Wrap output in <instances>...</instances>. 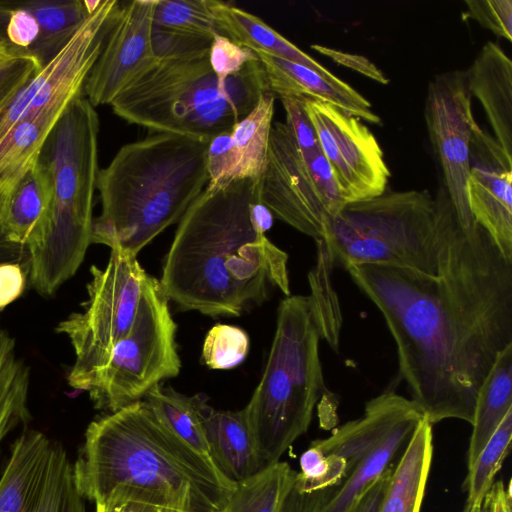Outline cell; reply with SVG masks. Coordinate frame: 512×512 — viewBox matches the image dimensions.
<instances>
[{"label":"cell","mask_w":512,"mask_h":512,"mask_svg":"<svg viewBox=\"0 0 512 512\" xmlns=\"http://www.w3.org/2000/svg\"><path fill=\"white\" fill-rule=\"evenodd\" d=\"M436 275L384 265L347 269L381 312L411 400L433 425L473 424L477 393L512 343V262L444 188L436 197Z\"/></svg>","instance_id":"6da1fadb"},{"label":"cell","mask_w":512,"mask_h":512,"mask_svg":"<svg viewBox=\"0 0 512 512\" xmlns=\"http://www.w3.org/2000/svg\"><path fill=\"white\" fill-rule=\"evenodd\" d=\"M256 201L258 180L242 179L207 184L189 205L159 279L180 310L237 317L264 302L269 286L290 296L288 255L254 228L250 205Z\"/></svg>","instance_id":"7a4b0ae2"},{"label":"cell","mask_w":512,"mask_h":512,"mask_svg":"<svg viewBox=\"0 0 512 512\" xmlns=\"http://www.w3.org/2000/svg\"><path fill=\"white\" fill-rule=\"evenodd\" d=\"M73 468L80 493L95 504L119 494L180 511L220 512L237 485L144 400L92 421Z\"/></svg>","instance_id":"3957f363"},{"label":"cell","mask_w":512,"mask_h":512,"mask_svg":"<svg viewBox=\"0 0 512 512\" xmlns=\"http://www.w3.org/2000/svg\"><path fill=\"white\" fill-rule=\"evenodd\" d=\"M207 142L157 133L122 146L99 170L92 243L137 256L177 223L209 181Z\"/></svg>","instance_id":"277c9868"},{"label":"cell","mask_w":512,"mask_h":512,"mask_svg":"<svg viewBox=\"0 0 512 512\" xmlns=\"http://www.w3.org/2000/svg\"><path fill=\"white\" fill-rule=\"evenodd\" d=\"M208 56L209 49L158 58L112 101L113 112L157 133L207 143L231 131L270 92L266 74L258 59L220 82Z\"/></svg>","instance_id":"5b68a950"},{"label":"cell","mask_w":512,"mask_h":512,"mask_svg":"<svg viewBox=\"0 0 512 512\" xmlns=\"http://www.w3.org/2000/svg\"><path fill=\"white\" fill-rule=\"evenodd\" d=\"M98 133L95 107L80 95L65 108L39 156L52 179L53 203L42 238L26 252L29 282L44 297L74 276L92 244Z\"/></svg>","instance_id":"8992f818"},{"label":"cell","mask_w":512,"mask_h":512,"mask_svg":"<svg viewBox=\"0 0 512 512\" xmlns=\"http://www.w3.org/2000/svg\"><path fill=\"white\" fill-rule=\"evenodd\" d=\"M320 339L308 296L283 299L262 377L243 409L265 466L278 462L310 426L325 390Z\"/></svg>","instance_id":"52a82bcc"},{"label":"cell","mask_w":512,"mask_h":512,"mask_svg":"<svg viewBox=\"0 0 512 512\" xmlns=\"http://www.w3.org/2000/svg\"><path fill=\"white\" fill-rule=\"evenodd\" d=\"M321 241L334 268L372 264L436 275L435 198L427 190H407L347 203Z\"/></svg>","instance_id":"ba28073f"},{"label":"cell","mask_w":512,"mask_h":512,"mask_svg":"<svg viewBox=\"0 0 512 512\" xmlns=\"http://www.w3.org/2000/svg\"><path fill=\"white\" fill-rule=\"evenodd\" d=\"M82 310L60 321L56 332L69 340L75 360L67 373L70 387L86 391L95 373L130 331L149 275L137 257L111 249L107 264L92 265Z\"/></svg>","instance_id":"9c48e42d"},{"label":"cell","mask_w":512,"mask_h":512,"mask_svg":"<svg viewBox=\"0 0 512 512\" xmlns=\"http://www.w3.org/2000/svg\"><path fill=\"white\" fill-rule=\"evenodd\" d=\"M175 334L169 300L159 279L149 275L129 333L115 345L86 390L95 407L114 412L177 376L181 360Z\"/></svg>","instance_id":"30bf717a"},{"label":"cell","mask_w":512,"mask_h":512,"mask_svg":"<svg viewBox=\"0 0 512 512\" xmlns=\"http://www.w3.org/2000/svg\"><path fill=\"white\" fill-rule=\"evenodd\" d=\"M258 197L273 215L315 241L345 206L321 149L302 155L285 123L272 124Z\"/></svg>","instance_id":"8fae6325"},{"label":"cell","mask_w":512,"mask_h":512,"mask_svg":"<svg viewBox=\"0 0 512 512\" xmlns=\"http://www.w3.org/2000/svg\"><path fill=\"white\" fill-rule=\"evenodd\" d=\"M121 3L101 0L63 49L35 72L0 111V139L18 121L64 110L83 95L86 79L113 26Z\"/></svg>","instance_id":"7c38bea8"},{"label":"cell","mask_w":512,"mask_h":512,"mask_svg":"<svg viewBox=\"0 0 512 512\" xmlns=\"http://www.w3.org/2000/svg\"><path fill=\"white\" fill-rule=\"evenodd\" d=\"M0 512H85L60 443L32 429L16 439L0 479Z\"/></svg>","instance_id":"4fadbf2b"},{"label":"cell","mask_w":512,"mask_h":512,"mask_svg":"<svg viewBox=\"0 0 512 512\" xmlns=\"http://www.w3.org/2000/svg\"><path fill=\"white\" fill-rule=\"evenodd\" d=\"M302 103L346 204L384 194L390 171L367 126L331 104L310 98Z\"/></svg>","instance_id":"5bb4252c"},{"label":"cell","mask_w":512,"mask_h":512,"mask_svg":"<svg viewBox=\"0 0 512 512\" xmlns=\"http://www.w3.org/2000/svg\"><path fill=\"white\" fill-rule=\"evenodd\" d=\"M466 70L437 74L427 88L424 116L444 186L458 216L471 217L466 185L471 170L470 146L478 126Z\"/></svg>","instance_id":"9a60e30c"},{"label":"cell","mask_w":512,"mask_h":512,"mask_svg":"<svg viewBox=\"0 0 512 512\" xmlns=\"http://www.w3.org/2000/svg\"><path fill=\"white\" fill-rule=\"evenodd\" d=\"M101 0L0 1V54L41 69L68 43Z\"/></svg>","instance_id":"2e32d148"},{"label":"cell","mask_w":512,"mask_h":512,"mask_svg":"<svg viewBox=\"0 0 512 512\" xmlns=\"http://www.w3.org/2000/svg\"><path fill=\"white\" fill-rule=\"evenodd\" d=\"M157 0H134L120 6L103 48L84 85L90 103L111 104L118 94L158 59L151 40Z\"/></svg>","instance_id":"e0dca14e"},{"label":"cell","mask_w":512,"mask_h":512,"mask_svg":"<svg viewBox=\"0 0 512 512\" xmlns=\"http://www.w3.org/2000/svg\"><path fill=\"white\" fill-rule=\"evenodd\" d=\"M261 62L273 95L310 98L331 104L344 113L380 124L370 102L343 80H329L315 70L282 58L255 51Z\"/></svg>","instance_id":"ac0fdd59"},{"label":"cell","mask_w":512,"mask_h":512,"mask_svg":"<svg viewBox=\"0 0 512 512\" xmlns=\"http://www.w3.org/2000/svg\"><path fill=\"white\" fill-rule=\"evenodd\" d=\"M53 184L38 159L0 196V233L26 249L36 245L48 225Z\"/></svg>","instance_id":"d6986e66"},{"label":"cell","mask_w":512,"mask_h":512,"mask_svg":"<svg viewBox=\"0 0 512 512\" xmlns=\"http://www.w3.org/2000/svg\"><path fill=\"white\" fill-rule=\"evenodd\" d=\"M471 96L483 107L495 140L512 161V62L494 42L483 45L466 70Z\"/></svg>","instance_id":"ffe728a7"},{"label":"cell","mask_w":512,"mask_h":512,"mask_svg":"<svg viewBox=\"0 0 512 512\" xmlns=\"http://www.w3.org/2000/svg\"><path fill=\"white\" fill-rule=\"evenodd\" d=\"M200 409L210 458L225 477L237 484L266 467L257 452L243 409L215 410L207 404L206 397Z\"/></svg>","instance_id":"44dd1931"},{"label":"cell","mask_w":512,"mask_h":512,"mask_svg":"<svg viewBox=\"0 0 512 512\" xmlns=\"http://www.w3.org/2000/svg\"><path fill=\"white\" fill-rule=\"evenodd\" d=\"M218 33L206 0H157L151 28L157 58L208 50Z\"/></svg>","instance_id":"7402d4cb"},{"label":"cell","mask_w":512,"mask_h":512,"mask_svg":"<svg viewBox=\"0 0 512 512\" xmlns=\"http://www.w3.org/2000/svg\"><path fill=\"white\" fill-rule=\"evenodd\" d=\"M219 34L234 43L309 67L329 80L338 77L257 16L217 0H206Z\"/></svg>","instance_id":"603a6c76"},{"label":"cell","mask_w":512,"mask_h":512,"mask_svg":"<svg viewBox=\"0 0 512 512\" xmlns=\"http://www.w3.org/2000/svg\"><path fill=\"white\" fill-rule=\"evenodd\" d=\"M466 195L474 220L512 262V171L471 166Z\"/></svg>","instance_id":"cb8c5ba5"},{"label":"cell","mask_w":512,"mask_h":512,"mask_svg":"<svg viewBox=\"0 0 512 512\" xmlns=\"http://www.w3.org/2000/svg\"><path fill=\"white\" fill-rule=\"evenodd\" d=\"M432 454V424L424 417L393 467L379 512H420Z\"/></svg>","instance_id":"d4e9b609"},{"label":"cell","mask_w":512,"mask_h":512,"mask_svg":"<svg viewBox=\"0 0 512 512\" xmlns=\"http://www.w3.org/2000/svg\"><path fill=\"white\" fill-rule=\"evenodd\" d=\"M512 409V343L497 356L477 393L467 466L470 467Z\"/></svg>","instance_id":"484cf974"},{"label":"cell","mask_w":512,"mask_h":512,"mask_svg":"<svg viewBox=\"0 0 512 512\" xmlns=\"http://www.w3.org/2000/svg\"><path fill=\"white\" fill-rule=\"evenodd\" d=\"M274 103L275 95L263 94L254 109L232 127L233 167L228 184L261 177L267 159Z\"/></svg>","instance_id":"4316f807"},{"label":"cell","mask_w":512,"mask_h":512,"mask_svg":"<svg viewBox=\"0 0 512 512\" xmlns=\"http://www.w3.org/2000/svg\"><path fill=\"white\" fill-rule=\"evenodd\" d=\"M64 110L26 117L1 137L0 196L39 159L48 135Z\"/></svg>","instance_id":"83f0119b"},{"label":"cell","mask_w":512,"mask_h":512,"mask_svg":"<svg viewBox=\"0 0 512 512\" xmlns=\"http://www.w3.org/2000/svg\"><path fill=\"white\" fill-rule=\"evenodd\" d=\"M30 369L17 355L16 341L0 323V444L31 419L28 407Z\"/></svg>","instance_id":"f1b7e54d"},{"label":"cell","mask_w":512,"mask_h":512,"mask_svg":"<svg viewBox=\"0 0 512 512\" xmlns=\"http://www.w3.org/2000/svg\"><path fill=\"white\" fill-rule=\"evenodd\" d=\"M204 397L199 394L186 396L172 387L159 384L149 390L142 400L174 435L210 458L200 409Z\"/></svg>","instance_id":"f546056e"},{"label":"cell","mask_w":512,"mask_h":512,"mask_svg":"<svg viewBox=\"0 0 512 512\" xmlns=\"http://www.w3.org/2000/svg\"><path fill=\"white\" fill-rule=\"evenodd\" d=\"M297 472L286 462H275L237 483L220 512H280Z\"/></svg>","instance_id":"4dcf8cb0"},{"label":"cell","mask_w":512,"mask_h":512,"mask_svg":"<svg viewBox=\"0 0 512 512\" xmlns=\"http://www.w3.org/2000/svg\"><path fill=\"white\" fill-rule=\"evenodd\" d=\"M316 243L317 261L308 276L311 290L308 299L321 338L338 352L342 316L337 293L331 282L334 266L327 256L323 242L319 240Z\"/></svg>","instance_id":"1f68e13d"},{"label":"cell","mask_w":512,"mask_h":512,"mask_svg":"<svg viewBox=\"0 0 512 512\" xmlns=\"http://www.w3.org/2000/svg\"><path fill=\"white\" fill-rule=\"evenodd\" d=\"M512 437V409L484 445L475 461L468 467L464 483L467 491L466 504H476L485 499L494 478L508 454Z\"/></svg>","instance_id":"d6a6232c"},{"label":"cell","mask_w":512,"mask_h":512,"mask_svg":"<svg viewBox=\"0 0 512 512\" xmlns=\"http://www.w3.org/2000/svg\"><path fill=\"white\" fill-rule=\"evenodd\" d=\"M248 349L249 338L244 330L232 325L216 324L205 337L202 359L211 369H231L245 359Z\"/></svg>","instance_id":"836d02e7"},{"label":"cell","mask_w":512,"mask_h":512,"mask_svg":"<svg viewBox=\"0 0 512 512\" xmlns=\"http://www.w3.org/2000/svg\"><path fill=\"white\" fill-rule=\"evenodd\" d=\"M209 63L220 82L239 73L246 64L258 60L254 51L240 46L222 34L213 37L209 48Z\"/></svg>","instance_id":"e575fe53"},{"label":"cell","mask_w":512,"mask_h":512,"mask_svg":"<svg viewBox=\"0 0 512 512\" xmlns=\"http://www.w3.org/2000/svg\"><path fill=\"white\" fill-rule=\"evenodd\" d=\"M465 4V18L473 19L498 37L512 41L511 0H466Z\"/></svg>","instance_id":"d590c367"},{"label":"cell","mask_w":512,"mask_h":512,"mask_svg":"<svg viewBox=\"0 0 512 512\" xmlns=\"http://www.w3.org/2000/svg\"><path fill=\"white\" fill-rule=\"evenodd\" d=\"M286 114V123L302 155L320 150L314 127L304 109L302 98H280Z\"/></svg>","instance_id":"8d00e7d4"},{"label":"cell","mask_w":512,"mask_h":512,"mask_svg":"<svg viewBox=\"0 0 512 512\" xmlns=\"http://www.w3.org/2000/svg\"><path fill=\"white\" fill-rule=\"evenodd\" d=\"M206 166L209 176L208 185L225 186L233 167L231 131L213 137L207 146Z\"/></svg>","instance_id":"74e56055"},{"label":"cell","mask_w":512,"mask_h":512,"mask_svg":"<svg viewBox=\"0 0 512 512\" xmlns=\"http://www.w3.org/2000/svg\"><path fill=\"white\" fill-rule=\"evenodd\" d=\"M38 70L37 63L29 58H7L0 62V111Z\"/></svg>","instance_id":"f35d334b"},{"label":"cell","mask_w":512,"mask_h":512,"mask_svg":"<svg viewBox=\"0 0 512 512\" xmlns=\"http://www.w3.org/2000/svg\"><path fill=\"white\" fill-rule=\"evenodd\" d=\"M27 277L28 269L22 263H0V311L23 295Z\"/></svg>","instance_id":"ab89813d"},{"label":"cell","mask_w":512,"mask_h":512,"mask_svg":"<svg viewBox=\"0 0 512 512\" xmlns=\"http://www.w3.org/2000/svg\"><path fill=\"white\" fill-rule=\"evenodd\" d=\"M311 48L318 53L326 55L334 62L355 70L380 84L386 85L389 83V79L384 73L364 56L343 52L322 45H312Z\"/></svg>","instance_id":"60d3db41"},{"label":"cell","mask_w":512,"mask_h":512,"mask_svg":"<svg viewBox=\"0 0 512 512\" xmlns=\"http://www.w3.org/2000/svg\"><path fill=\"white\" fill-rule=\"evenodd\" d=\"M175 509L143 500L111 494L96 504L95 512H175Z\"/></svg>","instance_id":"b9f144b4"},{"label":"cell","mask_w":512,"mask_h":512,"mask_svg":"<svg viewBox=\"0 0 512 512\" xmlns=\"http://www.w3.org/2000/svg\"><path fill=\"white\" fill-rule=\"evenodd\" d=\"M393 467H388L348 512H379Z\"/></svg>","instance_id":"7bdbcfd3"},{"label":"cell","mask_w":512,"mask_h":512,"mask_svg":"<svg viewBox=\"0 0 512 512\" xmlns=\"http://www.w3.org/2000/svg\"><path fill=\"white\" fill-rule=\"evenodd\" d=\"M250 218L254 228L261 234H265L273 224V214L259 201L250 205Z\"/></svg>","instance_id":"ee69618b"},{"label":"cell","mask_w":512,"mask_h":512,"mask_svg":"<svg viewBox=\"0 0 512 512\" xmlns=\"http://www.w3.org/2000/svg\"><path fill=\"white\" fill-rule=\"evenodd\" d=\"M24 261L27 263L26 248L10 242L0 233V263Z\"/></svg>","instance_id":"f6af8a7d"},{"label":"cell","mask_w":512,"mask_h":512,"mask_svg":"<svg viewBox=\"0 0 512 512\" xmlns=\"http://www.w3.org/2000/svg\"><path fill=\"white\" fill-rule=\"evenodd\" d=\"M463 512H491L489 492L483 501L476 504H466Z\"/></svg>","instance_id":"bcb514c9"},{"label":"cell","mask_w":512,"mask_h":512,"mask_svg":"<svg viewBox=\"0 0 512 512\" xmlns=\"http://www.w3.org/2000/svg\"><path fill=\"white\" fill-rule=\"evenodd\" d=\"M5 59H7V58H5L4 56H2V55L0 54V62H2V61H3V60H5Z\"/></svg>","instance_id":"7dc6e473"},{"label":"cell","mask_w":512,"mask_h":512,"mask_svg":"<svg viewBox=\"0 0 512 512\" xmlns=\"http://www.w3.org/2000/svg\"><path fill=\"white\" fill-rule=\"evenodd\" d=\"M175 512H186V511H180V510H176Z\"/></svg>","instance_id":"c3c4849f"}]
</instances>
